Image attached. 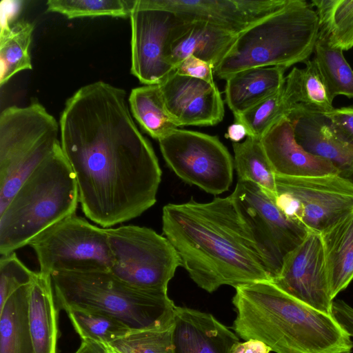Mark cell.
<instances>
[{"mask_svg": "<svg viewBox=\"0 0 353 353\" xmlns=\"http://www.w3.org/2000/svg\"><path fill=\"white\" fill-rule=\"evenodd\" d=\"M82 341L110 344L132 331L123 322L108 314L79 308L65 310Z\"/></svg>", "mask_w": 353, "mask_h": 353, "instance_id": "31", "label": "cell"}, {"mask_svg": "<svg viewBox=\"0 0 353 353\" xmlns=\"http://www.w3.org/2000/svg\"><path fill=\"white\" fill-rule=\"evenodd\" d=\"M276 205L309 232L321 234L353 210V183L338 174L276 175Z\"/></svg>", "mask_w": 353, "mask_h": 353, "instance_id": "10", "label": "cell"}, {"mask_svg": "<svg viewBox=\"0 0 353 353\" xmlns=\"http://www.w3.org/2000/svg\"><path fill=\"white\" fill-rule=\"evenodd\" d=\"M237 34L202 21L183 20L173 30L168 59L174 69L183 59L194 56L214 70L232 46Z\"/></svg>", "mask_w": 353, "mask_h": 353, "instance_id": "19", "label": "cell"}, {"mask_svg": "<svg viewBox=\"0 0 353 353\" xmlns=\"http://www.w3.org/2000/svg\"><path fill=\"white\" fill-rule=\"evenodd\" d=\"M319 23V35L343 52L353 48V0H312Z\"/></svg>", "mask_w": 353, "mask_h": 353, "instance_id": "28", "label": "cell"}, {"mask_svg": "<svg viewBox=\"0 0 353 353\" xmlns=\"http://www.w3.org/2000/svg\"><path fill=\"white\" fill-rule=\"evenodd\" d=\"M232 328L276 353H351L353 342L332 314L290 295L271 280L238 286Z\"/></svg>", "mask_w": 353, "mask_h": 353, "instance_id": "3", "label": "cell"}, {"mask_svg": "<svg viewBox=\"0 0 353 353\" xmlns=\"http://www.w3.org/2000/svg\"><path fill=\"white\" fill-rule=\"evenodd\" d=\"M314 58L330 99L339 95L353 98V70L344 57L343 51L332 47L318 35Z\"/></svg>", "mask_w": 353, "mask_h": 353, "instance_id": "30", "label": "cell"}, {"mask_svg": "<svg viewBox=\"0 0 353 353\" xmlns=\"http://www.w3.org/2000/svg\"><path fill=\"white\" fill-rule=\"evenodd\" d=\"M105 230L113 256L112 274L140 290L168 291L170 281L182 264L165 236L134 225Z\"/></svg>", "mask_w": 353, "mask_h": 353, "instance_id": "8", "label": "cell"}, {"mask_svg": "<svg viewBox=\"0 0 353 353\" xmlns=\"http://www.w3.org/2000/svg\"><path fill=\"white\" fill-rule=\"evenodd\" d=\"M173 353H232L236 335L213 315L176 306L172 329Z\"/></svg>", "mask_w": 353, "mask_h": 353, "instance_id": "17", "label": "cell"}, {"mask_svg": "<svg viewBox=\"0 0 353 353\" xmlns=\"http://www.w3.org/2000/svg\"><path fill=\"white\" fill-rule=\"evenodd\" d=\"M75 353H109V352L105 344L90 340H83Z\"/></svg>", "mask_w": 353, "mask_h": 353, "instance_id": "42", "label": "cell"}, {"mask_svg": "<svg viewBox=\"0 0 353 353\" xmlns=\"http://www.w3.org/2000/svg\"><path fill=\"white\" fill-rule=\"evenodd\" d=\"M230 196L272 280L280 272L285 256L309 232L285 215L274 199L252 182L238 181Z\"/></svg>", "mask_w": 353, "mask_h": 353, "instance_id": "11", "label": "cell"}, {"mask_svg": "<svg viewBox=\"0 0 353 353\" xmlns=\"http://www.w3.org/2000/svg\"><path fill=\"white\" fill-rule=\"evenodd\" d=\"M163 234L192 281L208 292L271 280L262 256L232 199H193L163 208Z\"/></svg>", "mask_w": 353, "mask_h": 353, "instance_id": "2", "label": "cell"}, {"mask_svg": "<svg viewBox=\"0 0 353 353\" xmlns=\"http://www.w3.org/2000/svg\"><path fill=\"white\" fill-rule=\"evenodd\" d=\"M332 315L343 329L353 337V307L343 301H333Z\"/></svg>", "mask_w": 353, "mask_h": 353, "instance_id": "39", "label": "cell"}, {"mask_svg": "<svg viewBox=\"0 0 353 353\" xmlns=\"http://www.w3.org/2000/svg\"><path fill=\"white\" fill-rule=\"evenodd\" d=\"M59 311L51 276L37 272L28 297L29 327L36 353H57Z\"/></svg>", "mask_w": 353, "mask_h": 353, "instance_id": "20", "label": "cell"}, {"mask_svg": "<svg viewBox=\"0 0 353 353\" xmlns=\"http://www.w3.org/2000/svg\"><path fill=\"white\" fill-rule=\"evenodd\" d=\"M234 165L239 181L252 182L274 199L276 196V174L263 149L261 138L247 136L233 143Z\"/></svg>", "mask_w": 353, "mask_h": 353, "instance_id": "27", "label": "cell"}, {"mask_svg": "<svg viewBox=\"0 0 353 353\" xmlns=\"http://www.w3.org/2000/svg\"><path fill=\"white\" fill-rule=\"evenodd\" d=\"M130 18L131 73L141 83L159 85L174 70L168 59V45L184 19L151 0H134Z\"/></svg>", "mask_w": 353, "mask_h": 353, "instance_id": "13", "label": "cell"}, {"mask_svg": "<svg viewBox=\"0 0 353 353\" xmlns=\"http://www.w3.org/2000/svg\"><path fill=\"white\" fill-rule=\"evenodd\" d=\"M79 203L75 175L60 142L0 214V254L14 252L50 225L76 214Z\"/></svg>", "mask_w": 353, "mask_h": 353, "instance_id": "4", "label": "cell"}, {"mask_svg": "<svg viewBox=\"0 0 353 353\" xmlns=\"http://www.w3.org/2000/svg\"><path fill=\"white\" fill-rule=\"evenodd\" d=\"M305 68L294 67L285 77V92L292 107L326 113L332 110L330 99L321 74L314 60L304 63Z\"/></svg>", "mask_w": 353, "mask_h": 353, "instance_id": "25", "label": "cell"}, {"mask_svg": "<svg viewBox=\"0 0 353 353\" xmlns=\"http://www.w3.org/2000/svg\"><path fill=\"white\" fill-rule=\"evenodd\" d=\"M293 108L285 92V83L275 93L245 112L234 115L236 122L246 128L248 135L259 138Z\"/></svg>", "mask_w": 353, "mask_h": 353, "instance_id": "32", "label": "cell"}, {"mask_svg": "<svg viewBox=\"0 0 353 353\" xmlns=\"http://www.w3.org/2000/svg\"><path fill=\"white\" fill-rule=\"evenodd\" d=\"M107 347H108V352L109 353H119L118 352H117L116 350H113L111 347H110L109 345L105 344Z\"/></svg>", "mask_w": 353, "mask_h": 353, "instance_id": "44", "label": "cell"}, {"mask_svg": "<svg viewBox=\"0 0 353 353\" xmlns=\"http://www.w3.org/2000/svg\"><path fill=\"white\" fill-rule=\"evenodd\" d=\"M286 68L254 67L236 72L225 81V102L234 115L241 114L279 90Z\"/></svg>", "mask_w": 353, "mask_h": 353, "instance_id": "21", "label": "cell"}, {"mask_svg": "<svg viewBox=\"0 0 353 353\" xmlns=\"http://www.w3.org/2000/svg\"><path fill=\"white\" fill-rule=\"evenodd\" d=\"M159 86L166 108L178 127L214 125L223 119V101L215 83L181 75L174 70Z\"/></svg>", "mask_w": 353, "mask_h": 353, "instance_id": "15", "label": "cell"}, {"mask_svg": "<svg viewBox=\"0 0 353 353\" xmlns=\"http://www.w3.org/2000/svg\"><path fill=\"white\" fill-rule=\"evenodd\" d=\"M179 74L201 79L214 83V67L194 56L183 59L174 69Z\"/></svg>", "mask_w": 353, "mask_h": 353, "instance_id": "38", "label": "cell"}, {"mask_svg": "<svg viewBox=\"0 0 353 353\" xmlns=\"http://www.w3.org/2000/svg\"><path fill=\"white\" fill-rule=\"evenodd\" d=\"M239 8L252 25L279 11L291 0H235Z\"/></svg>", "mask_w": 353, "mask_h": 353, "instance_id": "36", "label": "cell"}, {"mask_svg": "<svg viewBox=\"0 0 353 353\" xmlns=\"http://www.w3.org/2000/svg\"><path fill=\"white\" fill-rule=\"evenodd\" d=\"M271 349L263 342L256 339H249L237 343L232 353H270Z\"/></svg>", "mask_w": 353, "mask_h": 353, "instance_id": "41", "label": "cell"}, {"mask_svg": "<svg viewBox=\"0 0 353 353\" xmlns=\"http://www.w3.org/2000/svg\"><path fill=\"white\" fill-rule=\"evenodd\" d=\"M272 281L301 302L332 314L333 299L321 234L308 232L285 256L280 272Z\"/></svg>", "mask_w": 353, "mask_h": 353, "instance_id": "14", "label": "cell"}, {"mask_svg": "<svg viewBox=\"0 0 353 353\" xmlns=\"http://www.w3.org/2000/svg\"><path fill=\"white\" fill-rule=\"evenodd\" d=\"M19 1H2L1 3V30L6 29L14 23L21 6Z\"/></svg>", "mask_w": 353, "mask_h": 353, "instance_id": "40", "label": "cell"}, {"mask_svg": "<svg viewBox=\"0 0 353 353\" xmlns=\"http://www.w3.org/2000/svg\"><path fill=\"white\" fill-rule=\"evenodd\" d=\"M159 143L166 163L183 181L214 195L229 190L234 161L217 137L177 128Z\"/></svg>", "mask_w": 353, "mask_h": 353, "instance_id": "12", "label": "cell"}, {"mask_svg": "<svg viewBox=\"0 0 353 353\" xmlns=\"http://www.w3.org/2000/svg\"><path fill=\"white\" fill-rule=\"evenodd\" d=\"M34 25L20 20L0 31V85L14 74L32 68L30 54Z\"/></svg>", "mask_w": 353, "mask_h": 353, "instance_id": "29", "label": "cell"}, {"mask_svg": "<svg viewBox=\"0 0 353 353\" xmlns=\"http://www.w3.org/2000/svg\"><path fill=\"white\" fill-rule=\"evenodd\" d=\"M172 329L133 330L108 345L119 353H173Z\"/></svg>", "mask_w": 353, "mask_h": 353, "instance_id": "34", "label": "cell"}, {"mask_svg": "<svg viewBox=\"0 0 353 353\" xmlns=\"http://www.w3.org/2000/svg\"><path fill=\"white\" fill-rule=\"evenodd\" d=\"M157 7L186 21H202L236 34L249 26L235 0H151Z\"/></svg>", "mask_w": 353, "mask_h": 353, "instance_id": "23", "label": "cell"}, {"mask_svg": "<svg viewBox=\"0 0 353 353\" xmlns=\"http://www.w3.org/2000/svg\"><path fill=\"white\" fill-rule=\"evenodd\" d=\"M134 1L128 0H49L47 11L57 12L72 19L80 17H130Z\"/></svg>", "mask_w": 353, "mask_h": 353, "instance_id": "33", "label": "cell"}, {"mask_svg": "<svg viewBox=\"0 0 353 353\" xmlns=\"http://www.w3.org/2000/svg\"><path fill=\"white\" fill-rule=\"evenodd\" d=\"M324 114L335 135L353 149V106L334 108Z\"/></svg>", "mask_w": 353, "mask_h": 353, "instance_id": "37", "label": "cell"}, {"mask_svg": "<svg viewBox=\"0 0 353 353\" xmlns=\"http://www.w3.org/2000/svg\"><path fill=\"white\" fill-rule=\"evenodd\" d=\"M261 140L276 175H339V171L332 164L307 152L297 143L292 124L286 117L275 123Z\"/></svg>", "mask_w": 353, "mask_h": 353, "instance_id": "18", "label": "cell"}, {"mask_svg": "<svg viewBox=\"0 0 353 353\" xmlns=\"http://www.w3.org/2000/svg\"><path fill=\"white\" fill-rule=\"evenodd\" d=\"M58 308L99 311L132 331L172 327L176 305L168 291L134 288L109 271H59L51 274Z\"/></svg>", "mask_w": 353, "mask_h": 353, "instance_id": "6", "label": "cell"}, {"mask_svg": "<svg viewBox=\"0 0 353 353\" xmlns=\"http://www.w3.org/2000/svg\"><path fill=\"white\" fill-rule=\"evenodd\" d=\"M332 299L353 280V210L321 234Z\"/></svg>", "mask_w": 353, "mask_h": 353, "instance_id": "22", "label": "cell"}, {"mask_svg": "<svg viewBox=\"0 0 353 353\" xmlns=\"http://www.w3.org/2000/svg\"><path fill=\"white\" fill-rule=\"evenodd\" d=\"M57 120L40 103L10 106L0 114V214L60 143Z\"/></svg>", "mask_w": 353, "mask_h": 353, "instance_id": "7", "label": "cell"}, {"mask_svg": "<svg viewBox=\"0 0 353 353\" xmlns=\"http://www.w3.org/2000/svg\"><path fill=\"white\" fill-rule=\"evenodd\" d=\"M248 135V130L245 125L242 123L235 122L228 128L225 137L233 143H239Z\"/></svg>", "mask_w": 353, "mask_h": 353, "instance_id": "43", "label": "cell"}, {"mask_svg": "<svg viewBox=\"0 0 353 353\" xmlns=\"http://www.w3.org/2000/svg\"><path fill=\"white\" fill-rule=\"evenodd\" d=\"M30 283L13 293L0 311V353H36L28 321Z\"/></svg>", "mask_w": 353, "mask_h": 353, "instance_id": "24", "label": "cell"}, {"mask_svg": "<svg viewBox=\"0 0 353 353\" xmlns=\"http://www.w3.org/2000/svg\"><path fill=\"white\" fill-rule=\"evenodd\" d=\"M59 125L87 218L109 228L154 205L162 172L124 90L101 81L83 86L68 99Z\"/></svg>", "mask_w": 353, "mask_h": 353, "instance_id": "1", "label": "cell"}, {"mask_svg": "<svg viewBox=\"0 0 353 353\" xmlns=\"http://www.w3.org/2000/svg\"><path fill=\"white\" fill-rule=\"evenodd\" d=\"M133 117L158 141L178 128L165 105L159 85H145L131 90L128 99Z\"/></svg>", "mask_w": 353, "mask_h": 353, "instance_id": "26", "label": "cell"}, {"mask_svg": "<svg viewBox=\"0 0 353 353\" xmlns=\"http://www.w3.org/2000/svg\"><path fill=\"white\" fill-rule=\"evenodd\" d=\"M37 272L28 268L14 252L0 258V311L9 297L32 282Z\"/></svg>", "mask_w": 353, "mask_h": 353, "instance_id": "35", "label": "cell"}, {"mask_svg": "<svg viewBox=\"0 0 353 353\" xmlns=\"http://www.w3.org/2000/svg\"><path fill=\"white\" fill-rule=\"evenodd\" d=\"M286 117L299 145L330 162L339 171V176L353 183V149L335 135L324 114L294 107Z\"/></svg>", "mask_w": 353, "mask_h": 353, "instance_id": "16", "label": "cell"}, {"mask_svg": "<svg viewBox=\"0 0 353 353\" xmlns=\"http://www.w3.org/2000/svg\"><path fill=\"white\" fill-rule=\"evenodd\" d=\"M28 245L34 251L39 272L110 271L113 256L105 228L76 214L50 225Z\"/></svg>", "mask_w": 353, "mask_h": 353, "instance_id": "9", "label": "cell"}, {"mask_svg": "<svg viewBox=\"0 0 353 353\" xmlns=\"http://www.w3.org/2000/svg\"><path fill=\"white\" fill-rule=\"evenodd\" d=\"M319 32V19L312 4L304 0H291L279 11L237 34L214 73L225 80L247 68H288L305 63L314 52Z\"/></svg>", "mask_w": 353, "mask_h": 353, "instance_id": "5", "label": "cell"}]
</instances>
